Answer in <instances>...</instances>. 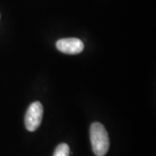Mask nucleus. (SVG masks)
<instances>
[{
    "instance_id": "1",
    "label": "nucleus",
    "mask_w": 156,
    "mask_h": 156,
    "mask_svg": "<svg viewBox=\"0 0 156 156\" xmlns=\"http://www.w3.org/2000/svg\"><path fill=\"white\" fill-rule=\"evenodd\" d=\"M89 134L94 154L96 156L106 155L109 148V138L104 126L100 122L92 123Z\"/></svg>"
},
{
    "instance_id": "2",
    "label": "nucleus",
    "mask_w": 156,
    "mask_h": 156,
    "mask_svg": "<svg viewBox=\"0 0 156 156\" xmlns=\"http://www.w3.org/2000/svg\"><path fill=\"white\" fill-rule=\"evenodd\" d=\"M43 114L44 108L39 101H35L30 105L24 117L25 128L28 131L33 132L38 128L42 122Z\"/></svg>"
},
{
    "instance_id": "3",
    "label": "nucleus",
    "mask_w": 156,
    "mask_h": 156,
    "mask_svg": "<svg viewBox=\"0 0 156 156\" xmlns=\"http://www.w3.org/2000/svg\"><path fill=\"white\" fill-rule=\"evenodd\" d=\"M56 48L62 53L76 55L81 53L84 49L83 43L78 38H62L56 42Z\"/></svg>"
},
{
    "instance_id": "4",
    "label": "nucleus",
    "mask_w": 156,
    "mask_h": 156,
    "mask_svg": "<svg viewBox=\"0 0 156 156\" xmlns=\"http://www.w3.org/2000/svg\"><path fill=\"white\" fill-rule=\"evenodd\" d=\"M53 156H69V147L66 143H62L56 147Z\"/></svg>"
}]
</instances>
